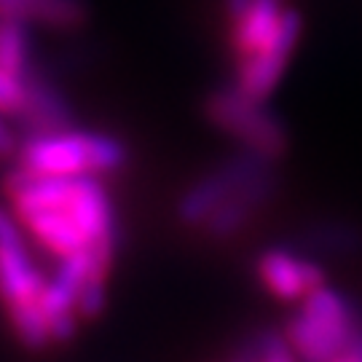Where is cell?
I'll use <instances>...</instances> for the list:
<instances>
[{"mask_svg":"<svg viewBox=\"0 0 362 362\" xmlns=\"http://www.w3.org/2000/svg\"><path fill=\"white\" fill-rule=\"evenodd\" d=\"M6 194L19 226L43 250L57 258L89 250L103 266H113L121 231L103 177L40 175L16 167L6 177Z\"/></svg>","mask_w":362,"mask_h":362,"instance_id":"1","label":"cell"},{"mask_svg":"<svg viewBox=\"0 0 362 362\" xmlns=\"http://www.w3.org/2000/svg\"><path fill=\"white\" fill-rule=\"evenodd\" d=\"M19 167L40 175H116L127 167L129 151L107 132L59 129L30 134L16 151Z\"/></svg>","mask_w":362,"mask_h":362,"instance_id":"2","label":"cell"},{"mask_svg":"<svg viewBox=\"0 0 362 362\" xmlns=\"http://www.w3.org/2000/svg\"><path fill=\"white\" fill-rule=\"evenodd\" d=\"M207 116L218 129L255 153L276 161L287 151V129L282 121L266 107L263 100H252L239 86L212 91L207 100Z\"/></svg>","mask_w":362,"mask_h":362,"instance_id":"3","label":"cell"},{"mask_svg":"<svg viewBox=\"0 0 362 362\" xmlns=\"http://www.w3.org/2000/svg\"><path fill=\"white\" fill-rule=\"evenodd\" d=\"M266 172H274V158L245 148L185 188V194L177 199V220L185 228H199L233 191Z\"/></svg>","mask_w":362,"mask_h":362,"instance_id":"4","label":"cell"},{"mask_svg":"<svg viewBox=\"0 0 362 362\" xmlns=\"http://www.w3.org/2000/svg\"><path fill=\"white\" fill-rule=\"evenodd\" d=\"M46 276L27 247L19 220L0 207V303L11 311L27 303H40Z\"/></svg>","mask_w":362,"mask_h":362,"instance_id":"5","label":"cell"},{"mask_svg":"<svg viewBox=\"0 0 362 362\" xmlns=\"http://www.w3.org/2000/svg\"><path fill=\"white\" fill-rule=\"evenodd\" d=\"M300 13L296 8H285L279 25L274 27L272 38L260 46L252 57L236 62V86L250 94L252 100H269L279 86V78L285 73L290 57L296 52L300 38Z\"/></svg>","mask_w":362,"mask_h":362,"instance_id":"6","label":"cell"},{"mask_svg":"<svg viewBox=\"0 0 362 362\" xmlns=\"http://www.w3.org/2000/svg\"><path fill=\"white\" fill-rule=\"evenodd\" d=\"M255 272L263 287L279 300H303L309 293L325 285V272L314 260L296 255L285 247H272L260 252Z\"/></svg>","mask_w":362,"mask_h":362,"instance_id":"7","label":"cell"},{"mask_svg":"<svg viewBox=\"0 0 362 362\" xmlns=\"http://www.w3.org/2000/svg\"><path fill=\"white\" fill-rule=\"evenodd\" d=\"M274 172H266L255 180L245 182L239 191H233L223 204H220L212 215H209L199 228L202 233L212 239V242H228L239 231H245L247 226L252 223V218L258 215L260 209L266 207L274 199Z\"/></svg>","mask_w":362,"mask_h":362,"instance_id":"8","label":"cell"},{"mask_svg":"<svg viewBox=\"0 0 362 362\" xmlns=\"http://www.w3.org/2000/svg\"><path fill=\"white\" fill-rule=\"evenodd\" d=\"M25 105L16 113V121L22 124L25 134H46V132H59L73 127V107L65 100V94L52 78L38 73L33 67L25 76Z\"/></svg>","mask_w":362,"mask_h":362,"instance_id":"9","label":"cell"},{"mask_svg":"<svg viewBox=\"0 0 362 362\" xmlns=\"http://www.w3.org/2000/svg\"><path fill=\"white\" fill-rule=\"evenodd\" d=\"M357 327H360V322H325V320H317L306 311H298L285 325V336L300 362H333L346 351Z\"/></svg>","mask_w":362,"mask_h":362,"instance_id":"10","label":"cell"},{"mask_svg":"<svg viewBox=\"0 0 362 362\" xmlns=\"http://www.w3.org/2000/svg\"><path fill=\"white\" fill-rule=\"evenodd\" d=\"M0 16L54 30H76L86 22L89 8L83 0H0Z\"/></svg>","mask_w":362,"mask_h":362,"instance_id":"11","label":"cell"},{"mask_svg":"<svg viewBox=\"0 0 362 362\" xmlns=\"http://www.w3.org/2000/svg\"><path fill=\"white\" fill-rule=\"evenodd\" d=\"M285 8L287 6L282 0H252L250 8L233 19L231 49L236 54V62L252 57L266 40L272 38L274 27L279 25Z\"/></svg>","mask_w":362,"mask_h":362,"instance_id":"12","label":"cell"},{"mask_svg":"<svg viewBox=\"0 0 362 362\" xmlns=\"http://www.w3.org/2000/svg\"><path fill=\"white\" fill-rule=\"evenodd\" d=\"M0 67L19 78H25L35 67L33 65V38H30L27 22L0 16Z\"/></svg>","mask_w":362,"mask_h":362,"instance_id":"13","label":"cell"},{"mask_svg":"<svg viewBox=\"0 0 362 362\" xmlns=\"http://www.w3.org/2000/svg\"><path fill=\"white\" fill-rule=\"evenodd\" d=\"M25 78L13 76V73L0 67V113L16 118V113L25 105Z\"/></svg>","mask_w":362,"mask_h":362,"instance_id":"14","label":"cell"},{"mask_svg":"<svg viewBox=\"0 0 362 362\" xmlns=\"http://www.w3.org/2000/svg\"><path fill=\"white\" fill-rule=\"evenodd\" d=\"M16 151H19L16 132L8 127L6 113H0V158H16Z\"/></svg>","mask_w":362,"mask_h":362,"instance_id":"15","label":"cell"},{"mask_svg":"<svg viewBox=\"0 0 362 362\" xmlns=\"http://www.w3.org/2000/svg\"><path fill=\"white\" fill-rule=\"evenodd\" d=\"M250 3H252V0H226V11H228L231 19H236V16H242V13L250 8Z\"/></svg>","mask_w":362,"mask_h":362,"instance_id":"16","label":"cell"},{"mask_svg":"<svg viewBox=\"0 0 362 362\" xmlns=\"http://www.w3.org/2000/svg\"><path fill=\"white\" fill-rule=\"evenodd\" d=\"M333 362H354V360H351L349 354H341V357H336V360H333Z\"/></svg>","mask_w":362,"mask_h":362,"instance_id":"17","label":"cell"}]
</instances>
